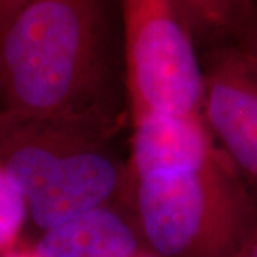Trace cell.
I'll return each mask as SVG.
<instances>
[{
  "mask_svg": "<svg viewBox=\"0 0 257 257\" xmlns=\"http://www.w3.org/2000/svg\"><path fill=\"white\" fill-rule=\"evenodd\" d=\"M101 0H36L0 33V110L109 130Z\"/></svg>",
  "mask_w": 257,
  "mask_h": 257,
  "instance_id": "6da1fadb",
  "label": "cell"
},
{
  "mask_svg": "<svg viewBox=\"0 0 257 257\" xmlns=\"http://www.w3.org/2000/svg\"><path fill=\"white\" fill-rule=\"evenodd\" d=\"M109 130L18 117L0 110V165L26 197L39 229L121 203L126 165L107 146Z\"/></svg>",
  "mask_w": 257,
  "mask_h": 257,
  "instance_id": "7a4b0ae2",
  "label": "cell"
},
{
  "mask_svg": "<svg viewBox=\"0 0 257 257\" xmlns=\"http://www.w3.org/2000/svg\"><path fill=\"white\" fill-rule=\"evenodd\" d=\"M121 203L159 257H233L257 230V196L219 147L193 170L139 179Z\"/></svg>",
  "mask_w": 257,
  "mask_h": 257,
  "instance_id": "3957f363",
  "label": "cell"
},
{
  "mask_svg": "<svg viewBox=\"0 0 257 257\" xmlns=\"http://www.w3.org/2000/svg\"><path fill=\"white\" fill-rule=\"evenodd\" d=\"M132 117L202 113L203 66L179 0H121Z\"/></svg>",
  "mask_w": 257,
  "mask_h": 257,
  "instance_id": "277c9868",
  "label": "cell"
},
{
  "mask_svg": "<svg viewBox=\"0 0 257 257\" xmlns=\"http://www.w3.org/2000/svg\"><path fill=\"white\" fill-rule=\"evenodd\" d=\"M202 66L203 120L257 196V60L239 45L223 43Z\"/></svg>",
  "mask_w": 257,
  "mask_h": 257,
  "instance_id": "5b68a950",
  "label": "cell"
},
{
  "mask_svg": "<svg viewBox=\"0 0 257 257\" xmlns=\"http://www.w3.org/2000/svg\"><path fill=\"white\" fill-rule=\"evenodd\" d=\"M133 123L123 197L145 176L193 170L219 152L202 113L190 116L152 113L140 116Z\"/></svg>",
  "mask_w": 257,
  "mask_h": 257,
  "instance_id": "8992f818",
  "label": "cell"
},
{
  "mask_svg": "<svg viewBox=\"0 0 257 257\" xmlns=\"http://www.w3.org/2000/svg\"><path fill=\"white\" fill-rule=\"evenodd\" d=\"M147 248L121 203H109L45 230L36 257H133Z\"/></svg>",
  "mask_w": 257,
  "mask_h": 257,
  "instance_id": "52a82bcc",
  "label": "cell"
},
{
  "mask_svg": "<svg viewBox=\"0 0 257 257\" xmlns=\"http://www.w3.org/2000/svg\"><path fill=\"white\" fill-rule=\"evenodd\" d=\"M193 33L216 45L233 43L256 10V0H179Z\"/></svg>",
  "mask_w": 257,
  "mask_h": 257,
  "instance_id": "ba28073f",
  "label": "cell"
},
{
  "mask_svg": "<svg viewBox=\"0 0 257 257\" xmlns=\"http://www.w3.org/2000/svg\"><path fill=\"white\" fill-rule=\"evenodd\" d=\"M28 214L25 194L0 165V256L16 247Z\"/></svg>",
  "mask_w": 257,
  "mask_h": 257,
  "instance_id": "9c48e42d",
  "label": "cell"
},
{
  "mask_svg": "<svg viewBox=\"0 0 257 257\" xmlns=\"http://www.w3.org/2000/svg\"><path fill=\"white\" fill-rule=\"evenodd\" d=\"M233 43L239 45L243 50H246L248 55H251L257 60V6L250 22Z\"/></svg>",
  "mask_w": 257,
  "mask_h": 257,
  "instance_id": "30bf717a",
  "label": "cell"
},
{
  "mask_svg": "<svg viewBox=\"0 0 257 257\" xmlns=\"http://www.w3.org/2000/svg\"><path fill=\"white\" fill-rule=\"evenodd\" d=\"M36 0H0V33L22 10Z\"/></svg>",
  "mask_w": 257,
  "mask_h": 257,
  "instance_id": "8fae6325",
  "label": "cell"
},
{
  "mask_svg": "<svg viewBox=\"0 0 257 257\" xmlns=\"http://www.w3.org/2000/svg\"><path fill=\"white\" fill-rule=\"evenodd\" d=\"M233 257H257V230Z\"/></svg>",
  "mask_w": 257,
  "mask_h": 257,
  "instance_id": "7c38bea8",
  "label": "cell"
},
{
  "mask_svg": "<svg viewBox=\"0 0 257 257\" xmlns=\"http://www.w3.org/2000/svg\"><path fill=\"white\" fill-rule=\"evenodd\" d=\"M0 257H36V254H35L33 247H15Z\"/></svg>",
  "mask_w": 257,
  "mask_h": 257,
  "instance_id": "4fadbf2b",
  "label": "cell"
},
{
  "mask_svg": "<svg viewBox=\"0 0 257 257\" xmlns=\"http://www.w3.org/2000/svg\"><path fill=\"white\" fill-rule=\"evenodd\" d=\"M133 257H159L157 254H155L153 251H150L149 248H145V250H142L140 253H138L136 256Z\"/></svg>",
  "mask_w": 257,
  "mask_h": 257,
  "instance_id": "5bb4252c",
  "label": "cell"
}]
</instances>
